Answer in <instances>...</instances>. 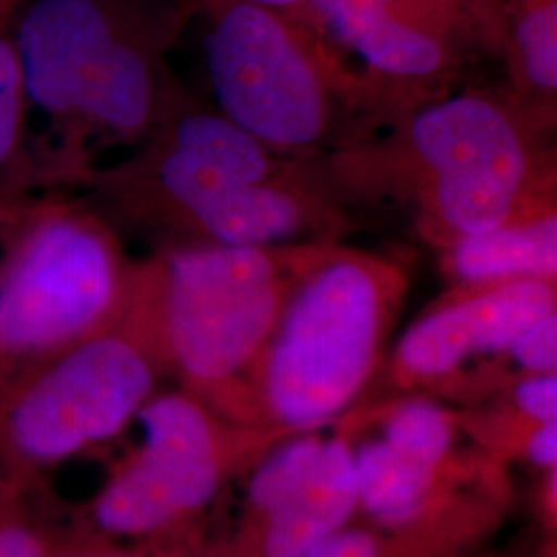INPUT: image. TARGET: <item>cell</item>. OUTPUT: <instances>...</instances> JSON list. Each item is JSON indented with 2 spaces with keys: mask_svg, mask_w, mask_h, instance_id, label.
Masks as SVG:
<instances>
[{
  "mask_svg": "<svg viewBox=\"0 0 557 557\" xmlns=\"http://www.w3.org/2000/svg\"><path fill=\"white\" fill-rule=\"evenodd\" d=\"M250 2H257L262 7H271V9H277V11H294L301 7L306 0H250Z\"/></svg>",
  "mask_w": 557,
  "mask_h": 557,
  "instance_id": "obj_25",
  "label": "cell"
},
{
  "mask_svg": "<svg viewBox=\"0 0 557 557\" xmlns=\"http://www.w3.org/2000/svg\"><path fill=\"white\" fill-rule=\"evenodd\" d=\"M407 292L400 260L319 242L252 379L250 397L267 419L306 432L345 413L376 376Z\"/></svg>",
  "mask_w": 557,
  "mask_h": 557,
  "instance_id": "obj_3",
  "label": "cell"
},
{
  "mask_svg": "<svg viewBox=\"0 0 557 557\" xmlns=\"http://www.w3.org/2000/svg\"><path fill=\"white\" fill-rule=\"evenodd\" d=\"M438 252L440 269L453 287L557 281V211L450 239Z\"/></svg>",
  "mask_w": 557,
  "mask_h": 557,
  "instance_id": "obj_13",
  "label": "cell"
},
{
  "mask_svg": "<svg viewBox=\"0 0 557 557\" xmlns=\"http://www.w3.org/2000/svg\"><path fill=\"white\" fill-rule=\"evenodd\" d=\"M457 423L430 398L398 403L379 440L354 453L358 508L384 524L419 517L450 457Z\"/></svg>",
  "mask_w": 557,
  "mask_h": 557,
  "instance_id": "obj_11",
  "label": "cell"
},
{
  "mask_svg": "<svg viewBox=\"0 0 557 557\" xmlns=\"http://www.w3.org/2000/svg\"><path fill=\"white\" fill-rule=\"evenodd\" d=\"M554 106L492 91L432 100L384 140H361L317 168L335 199L409 202L436 248L460 236L556 213Z\"/></svg>",
  "mask_w": 557,
  "mask_h": 557,
  "instance_id": "obj_2",
  "label": "cell"
},
{
  "mask_svg": "<svg viewBox=\"0 0 557 557\" xmlns=\"http://www.w3.org/2000/svg\"><path fill=\"white\" fill-rule=\"evenodd\" d=\"M27 0H0V25H9Z\"/></svg>",
  "mask_w": 557,
  "mask_h": 557,
  "instance_id": "obj_24",
  "label": "cell"
},
{
  "mask_svg": "<svg viewBox=\"0 0 557 557\" xmlns=\"http://www.w3.org/2000/svg\"><path fill=\"white\" fill-rule=\"evenodd\" d=\"M363 60L386 89H425L504 48L502 0H306L285 11Z\"/></svg>",
  "mask_w": 557,
  "mask_h": 557,
  "instance_id": "obj_8",
  "label": "cell"
},
{
  "mask_svg": "<svg viewBox=\"0 0 557 557\" xmlns=\"http://www.w3.org/2000/svg\"><path fill=\"white\" fill-rule=\"evenodd\" d=\"M557 312V281L453 287L397 343L391 374L403 388L450 382L469 361L506 358L529 326Z\"/></svg>",
  "mask_w": 557,
  "mask_h": 557,
  "instance_id": "obj_10",
  "label": "cell"
},
{
  "mask_svg": "<svg viewBox=\"0 0 557 557\" xmlns=\"http://www.w3.org/2000/svg\"><path fill=\"white\" fill-rule=\"evenodd\" d=\"M163 374L133 281L116 322L0 386V465L32 492L48 471L116 438Z\"/></svg>",
  "mask_w": 557,
  "mask_h": 557,
  "instance_id": "obj_7",
  "label": "cell"
},
{
  "mask_svg": "<svg viewBox=\"0 0 557 557\" xmlns=\"http://www.w3.org/2000/svg\"><path fill=\"white\" fill-rule=\"evenodd\" d=\"M324 448V438L310 430L285 442L267 458L248 485V502L257 517H269L292 498L312 475Z\"/></svg>",
  "mask_w": 557,
  "mask_h": 557,
  "instance_id": "obj_16",
  "label": "cell"
},
{
  "mask_svg": "<svg viewBox=\"0 0 557 557\" xmlns=\"http://www.w3.org/2000/svg\"><path fill=\"white\" fill-rule=\"evenodd\" d=\"M60 557H186L176 552L170 545H147L140 549H120L108 543H75V545H62Z\"/></svg>",
  "mask_w": 557,
  "mask_h": 557,
  "instance_id": "obj_21",
  "label": "cell"
},
{
  "mask_svg": "<svg viewBox=\"0 0 557 557\" xmlns=\"http://www.w3.org/2000/svg\"><path fill=\"white\" fill-rule=\"evenodd\" d=\"M522 374H549L557 368V312L529 326L512 343L506 358Z\"/></svg>",
  "mask_w": 557,
  "mask_h": 557,
  "instance_id": "obj_18",
  "label": "cell"
},
{
  "mask_svg": "<svg viewBox=\"0 0 557 557\" xmlns=\"http://www.w3.org/2000/svg\"><path fill=\"white\" fill-rule=\"evenodd\" d=\"M504 48L512 87L527 100L554 106L557 89V0H502Z\"/></svg>",
  "mask_w": 557,
  "mask_h": 557,
  "instance_id": "obj_14",
  "label": "cell"
},
{
  "mask_svg": "<svg viewBox=\"0 0 557 557\" xmlns=\"http://www.w3.org/2000/svg\"><path fill=\"white\" fill-rule=\"evenodd\" d=\"M298 557H384L379 539L363 529H341Z\"/></svg>",
  "mask_w": 557,
  "mask_h": 557,
  "instance_id": "obj_20",
  "label": "cell"
},
{
  "mask_svg": "<svg viewBox=\"0 0 557 557\" xmlns=\"http://www.w3.org/2000/svg\"><path fill=\"white\" fill-rule=\"evenodd\" d=\"M32 106L21 73L11 23L0 25V188L59 193V178L41 160L29 133ZM64 193V190H60Z\"/></svg>",
  "mask_w": 557,
  "mask_h": 557,
  "instance_id": "obj_15",
  "label": "cell"
},
{
  "mask_svg": "<svg viewBox=\"0 0 557 557\" xmlns=\"http://www.w3.org/2000/svg\"><path fill=\"white\" fill-rule=\"evenodd\" d=\"M44 193L20 188V186H7L0 188V238L17 223L25 209L38 199Z\"/></svg>",
  "mask_w": 557,
  "mask_h": 557,
  "instance_id": "obj_23",
  "label": "cell"
},
{
  "mask_svg": "<svg viewBox=\"0 0 557 557\" xmlns=\"http://www.w3.org/2000/svg\"><path fill=\"white\" fill-rule=\"evenodd\" d=\"M200 0H27L11 21L38 151L73 193L96 151L139 147L193 100L170 57Z\"/></svg>",
  "mask_w": 557,
  "mask_h": 557,
  "instance_id": "obj_1",
  "label": "cell"
},
{
  "mask_svg": "<svg viewBox=\"0 0 557 557\" xmlns=\"http://www.w3.org/2000/svg\"><path fill=\"white\" fill-rule=\"evenodd\" d=\"M207 69L220 112L283 156L354 145L351 114L380 112L374 81L356 75L298 17L250 0H200Z\"/></svg>",
  "mask_w": 557,
  "mask_h": 557,
  "instance_id": "obj_5",
  "label": "cell"
},
{
  "mask_svg": "<svg viewBox=\"0 0 557 557\" xmlns=\"http://www.w3.org/2000/svg\"><path fill=\"white\" fill-rule=\"evenodd\" d=\"M29 494L0 465V557H60V543L38 522Z\"/></svg>",
  "mask_w": 557,
  "mask_h": 557,
  "instance_id": "obj_17",
  "label": "cell"
},
{
  "mask_svg": "<svg viewBox=\"0 0 557 557\" xmlns=\"http://www.w3.org/2000/svg\"><path fill=\"white\" fill-rule=\"evenodd\" d=\"M319 242H170L137 260V296L182 391L209 409L250 397L283 304Z\"/></svg>",
  "mask_w": 557,
  "mask_h": 557,
  "instance_id": "obj_4",
  "label": "cell"
},
{
  "mask_svg": "<svg viewBox=\"0 0 557 557\" xmlns=\"http://www.w3.org/2000/svg\"><path fill=\"white\" fill-rule=\"evenodd\" d=\"M119 227L73 193H44L0 238V386L124 312L135 281Z\"/></svg>",
  "mask_w": 557,
  "mask_h": 557,
  "instance_id": "obj_6",
  "label": "cell"
},
{
  "mask_svg": "<svg viewBox=\"0 0 557 557\" xmlns=\"http://www.w3.org/2000/svg\"><path fill=\"white\" fill-rule=\"evenodd\" d=\"M356 510L354 450L343 438L324 440L312 475L262 520V557H298L345 529Z\"/></svg>",
  "mask_w": 557,
  "mask_h": 557,
  "instance_id": "obj_12",
  "label": "cell"
},
{
  "mask_svg": "<svg viewBox=\"0 0 557 557\" xmlns=\"http://www.w3.org/2000/svg\"><path fill=\"white\" fill-rule=\"evenodd\" d=\"M518 413L533 423L557 421V374H522L512 386Z\"/></svg>",
  "mask_w": 557,
  "mask_h": 557,
  "instance_id": "obj_19",
  "label": "cell"
},
{
  "mask_svg": "<svg viewBox=\"0 0 557 557\" xmlns=\"http://www.w3.org/2000/svg\"><path fill=\"white\" fill-rule=\"evenodd\" d=\"M137 421L140 446L122 460L91 504L110 537H156L176 531L218 496L223 444L213 411L186 391L156 393Z\"/></svg>",
  "mask_w": 557,
  "mask_h": 557,
  "instance_id": "obj_9",
  "label": "cell"
},
{
  "mask_svg": "<svg viewBox=\"0 0 557 557\" xmlns=\"http://www.w3.org/2000/svg\"><path fill=\"white\" fill-rule=\"evenodd\" d=\"M527 457L545 471H556L557 421L533 423V430L527 440Z\"/></svg>",
  "mask_w": 557,
  "mask_h": 557,
  "instance_id": "obj_22",
  "label": "cell"
}]
</instances>
